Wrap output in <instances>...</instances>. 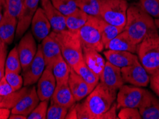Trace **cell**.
Returning <instances> with one entry per match:
<instances>
[{"instance_id":"1","label":"cell","mask_w":159,"mask_h":119,"mask_svg":"<svg viewBox=\"0 0 159 119\" xmlns=\"http://www.w3.org/2000/svg\"><path fill=\"white\" fill-rule=\"evenodd\" d=\"M124 31L137 45L146 37L158 32L153 18L137 4L128 6Z\"/></svg>"},{"instance_id":"2","label":"cell","mask_w":159,"mask_h":119,"mask_svg":"<svg viewBox=\"0 0 159 119\" xmlns=\"http://www.w3.org/2000/svg\"><path fill=\"white\" fill-rule=\"evenodd\" d=\"M117 91L100 81L83 101L90 119H101L102 116L115 103Z\"/></svg>"},{"instance_id":"3","label":"cell","mask_w":159,"mask_h":119,"mask_svg":"<svg viewBox=\"0 0 159 119\" xmlns=\"http://www.w3.org/2000/svg\"><path fill=\"white\" fill-rule=\"evenodd\" d=\"M55 39L61 50L62 56L72 68L83 60V49L79 31L65 29L55 32Z\"/></svg>"},{"instance_id":"4","label":"cell","mask_w":159,"mask_h":119,"mask_svg":"<svg viewBox=\"0 0 159 119\" xmlns=\"http://www.w3.org/2000/svg\"><path fill=\"white\" fill-rule=\"evenodd\" d=\"M139 62L149 74L159 69V34L155 33L138 44Z\"/></svg>"},{"instance_id":"5","label":"cell","mask_w":159,"mask_h":119,"mask_svg":"<svg viewBox=\"0 0 159 119\" xmlns=\"http://www.w3.org/2000/svg\"><path fill=\"white\" fill-rule=\"evenodd\" d=\"M100 17L117 27H125L128 3L126 0H100Z\"/></svg>"},{"instance_id":"6","label":"cell","mask_w":159,"mask_h":119,"mask_svg":"<svg viewBox=\"0 0 159 119\" xmlns=\"http://www.w3.org/2000/svg\"><path fill=\"white\" fill-rule=\"evenodd\" d=\"M83 48L92 49L102 52L105 49L98 17L89 15L87 22L79 30Z\"/></svg>"},{"instance_id":"7","label":"cell","mask_w":159,"mask_h":119,"mask_svg":"<svg viewBox=\"0 0 159 119\" xmlns=\"http://www.w3.org/2000/svg\"><path fill=\"white\" fill-rule=\"evenodd\" d=\"M148 90L133 85H123L116 97L118 108L130 107L139 108L146 97Z\"/></svg>"},{"instance_id":"8","label":"cell","mask_w":159,"mask_h":119,"mask_svg":"<svg viewBox=\"0 0 159 119\" xmlns=\"http://www.w3.org/2000/svg\"><path fill=\"white\" fill-rule=\"evenodd\" d=\"M121 74L125 83L139 87H146L150 83V74L142 66L139 60L121 69Z\"/></svg>"},{"instance_id":"9","label":"cell","mask_w":159,"mask_h":119,"mask_svg":"<svg viewBox=\"0 0 159 119\" xmlns=\"http://www.w3.org/2000/svg\"><path fill=\"white\" fill-rule=\"evenodd\" d=\"M46 68L41 44L38 46L35 57L25 69H22L24 86H30L37 83Z\"/></svg>"},{"instance_id":"10","label":"cell","mask_w":159,"mask_h":119,"mask_svg":"<svg viewBox=\"0 0 159 119\" xmlns=\"http://www.w3.org/2000/svg\"><path fill=\"white\" fill-rule=\"evenodd\" d=\"M41 0H25L22 7L17 17V26L16 30V36L21 39L27 32L31 25L34 14L38 9L39 3Z\"/></svg>"},{"instance_id":"11","label":"cell","mask_w":159,"mask_h":119,"mask_svg":"<svg viewBox=\"0 0 159 119\" xmlns=\"http://www.w3.org/2000/svg\"><path fill=\"white\" fill-rule=\"evenodd\" d=\"M22 69H25L35 57L38 46L31 32H27L20 39L17 46Z\"/></svg>"},{"instance_id":"12","label":"cell","mask_w":159,"mask_h":119,"mask_svg":"<svg viewBox=\"0 0 159 119\" xmlns=\"http://www.w3.org/2000/svg\"><path fill=\"white\" fill-rule=\"evenodd\" d=\"M41 46L46 68L52 69L54 63L62 56L59 44L55 39V32H51L50 34L42 41Z\"/></svg>"},{"instance_id":"13","label":"cell","mask_w":159,"mask_h":119,"mask_svg":"<svg viewBox=\"0 0 159 119\" xmlns=\"http://www.w3.org/2000/svg\"><path fill=\"white\" fill-rule=\"evenodd\" d=\"M30 27L31 32L38 42H42V41L50 34L52 27L42 7H38L37 9L32 20Z\"/></svg>"},{"instance_id":"14","label":"cell","mask_w":159,"mask_h":119,"mask_svg":"<svg viewBox=\"0 0 159 119\" xmlns=\"http://www.w3.org/2000/svg\"><path fill=\"white\" fill-rule=\"evenodd\" d=\"M100 81L116 91L125 84L121 74V69L114 66L107 61L106 63L103 71L100 75Z\"/></svg>"},{"instance_id":"15","label":"cell","mask_w":159,"mask_h":119,"mask_svg":"<svg viewBox=\"0 0 159 119\" xmlns=\"http://www.w3.org/2000/svg\"><path fill=\"white\" fill-rule=\"evenodd\" d=\"M57 82L52 69L45 68L43 74L37 81V93L40 101L50 100L55 91Z\"/></svg>"},{"instance_id":"16","label":"cell","mask_w":159,"mask_h":119,"mask_svg":"<svg viewBox=\"0 0 159 119\" xmlns=\"http://www.w3.org/2000/svg\"><path fill=\"white\" fill-rule=\"evenodd\" d=\"M39 101L40 100L37 95L36 87L32 86L30 87L28 92L18 102V104L11 109V113L21 114L27 117L38 105Z\"/></svg>"},{"instance_id":"17","label":"cell","mask_w":159,"mask_h":119,"mask_svg":"<svg viewBox=\"0 0 159 119\" xmlns=\"http://www.w3.org/2000/svg\"><path fill=\"white\" fill-rule=\"evenodd\" d=\"M17 26V18L4 9L3 17L0 21V39L2 42L11 44L13 42Z\"/></svg>"},{"instance_id":"18","label":"cell","mask_w":159,"mask_h":119,"mask_svg":"<svg viewBox=\"0 0 159 119\" xmlns=\"http://www.w3.org/2000/svg\"><path fill=\"white\" fill-rule=\"evenodd\" d=\"M42 8L43 9L47 18L50 23L52 31L55 32H60L66 29V22L65 16L57 10L53 6L50 0L40 2Z\"/></svg>"},{"instance_id":"19","label":"cell","mask_w":159,"mask_h":119,"mask_svg":"<svg viewBox=\"0 0 159 119\" xmlns=\"http://www.w3.org/2000/svg\"><path fill=\"white\" fill-rule=\"evenodd\" d=\"M68 86L76 102L81 101L88 96L93 88L71 68Z\"/></svg>"},{"instance_id":"20","label":"cell","mask_w":159,"mask_h":119,"mask_svg":"<svg viewBox=\"0 0 159 119\" xmlns=\"http://www.w3.org/2000/svg\"><path fill=\"white\" fill-rule=\"evenodd\" d=\"M103 54L107 62L120 69L130 66L139 60L135 53L129 51L106 50L103 51Z\"/></svg>"},{"instance_id":"21","label":"cell","mask_w":159,"mask_h":119,"mask_svg":"<svg viewBox=\"0 0 159 119\" xmlns=\"http://www.w3.org/2000/svg\"><path fill=\"white\" fill-rule=\"evenodd\" d=\"M105 49L113 51H125L133 53H137L138 45L132 41L127 33L124 31L111 39L104 46Z\"/></svg>"},{"instance_id":"22","label":"cell","mask_w":159,"mask_h":119,"mask_svg":"<svg viewBox=\"0 0 159 119\" xmlns=\"http://www.w3.org/2000/svg\"><path fill=\"white\" fill-rule=\"evenodd\" d=\"M139 110L143 119H159V99L148 91Z\"/></svg>"},{"instance_id":"23","label":"cell","mask_w":159,"mask_h":119,"mask_svg":"<svg viewBox=\"0 0 159 119\" xmlns=\"http://www.w3.org/2000/svg\"><path fill=\"white\" fill-rule=\"evenodd\" d=\"M83 59L87 66L98 75H100L106 66V60L100 52L95 49L83 48Z\"/></svg>"},{"instance_id":"24","label":"cell","mask_w":159,"mask_h":119,"mask_svg":"<svg viewBox=\"0 0 159 119\" xmlns=\"http://www.w3.org/2000/svg\"><path fill=\"white\" fill-rule=\"evenodd\" d=\"M50 100L67 108H70L76 103L75 99L70 89L68 83L56 86L55 90Z\"/></svg>"},{"instance_id":"25","label":"cell","mask_w":159,"mask_h":119,"mask_svg":"<svg viewBox=\"0 0 159 119\" xmlns=\"http://www.w3.org/2000/svg\"><path fill=\"white\" fill-rule=\"evenodd\" d=\"M52 71L56 79L57 85L67 84L68 83L71 67L64 59L62 56H61L54 63Z\"/></svg>"},{"instance_id":"26","label":"cell","mask_w":159,"mask_h":119,"mask_svg":"<svg viewBox=\"0 0 159 119\" xmlns=\"http://www.w3.org/2000/svg\"><path fill=\"white\" fill-rule=\"evenodd\" d=\"M72 69L93 88V90L100 82V76L89 68L84 59L80 62Z\"/></svg>"},{"instance_id":"27","label":"cell","mask_w":159,"mask_h":119,"mask_svg":"<svg viewBox=\"0 0 159 119\" xmlns=\"http://www.w3.org/2000/svg\"><path fill=\"white\" fill-rule=\"evenodd\" d=\"M89 15L83 11L78 9L73 13L65 17V22L67 29L71 31H79L87 22Z\"/></svg>"},{"instance_id":"28","label":"cell","mask_w":159,"mask_h":119,"mask_svg":"<svg viewBox=\"0 0 159 119\" xmlns=\"http://www.w3.org/2000/svg\"><path fill=\"white\" fill-rule=\"evenodd\" d=\"M98 19L100 33H101L102 41L104 46L105 44H106L111 39L115 38L117 35L120 34L124 30L123 27H117V26L109 24V23L106 22V21H104L100 17H98Z\"/></svg>"},{"instance_id":"29","label":"cell","mask_w":159,"mask_h":119,"mask_svg":"<svg viewBox=\"0 0 159 119\" xmlns=\"http://www.w3.org/2000/svg\"><path fill=\"white\" fill-rule=\"evenodd\" d=\"M30 86H24L8 95L1 96L0 108L12 109L30 90Z\"/></svg>"},{"instance_id":"30","label":"cell","mask_w":159,"mask_h":119,"mask_svg":"<svg viewBox=\"0 0 159 119\" xmlns=\"http://www.w3.org/2000/svg\"><path fill=\"white\" fill-rule=\"evenodd\" d=\"M78 8L87 15L100 17V0H75Z\"/></svg>"},{"instance_id":"31","label":"cell","mask_w":159,"mask_h":119,"mask_svg":"<svg viewBox=\"0 0 159 119\" xmlns=\"http://www.w3.org/2000/svg\"><path fill=\"white\" fill-rule=\"evenodd\" d=\"M5 70L20 73L22 71L17 46L14 47L7 56Z\"/></svg>"},{"instance_id":"32","label":"cell","mask_w":159,"mask_h":119,"mask_svg":"<svg viewBox=\"0 0 159 119\" xmlns=\"http://www.w3.org/2000/svg\"><path fill=\"white\" fill-rule=\"evenodd\" d=\"M53 6L63 15L68 16L78 9L75 0H50Z\"/></svg>"},{"instance_id":"33","label":"cell","mask_w":159,"mask_h":119,"mask_svg":"<svg viewBox=\"0 0 159 119\" xmlns=\"http://www.w3.org/2000/svg\"><path fill=\"white\" fill-rule=\"evenodd\" d=\"M68 109L50 100V105L47 111L46 119H64L66 117Z\"/></svg>"},{"instance_id":"34","label":"cell","mask_w":159,"mask_h":119,"mask_svg":"<svg viewBox=\"0 0 159 119\" xmlns=\"http://www.w3.org/2000/svg\"><path fill=\"white\" fill-rule=\"evenodd\" d=\"M136 4L153 18L159 19V0H139Z\"/></svg>"},{"instance_id":"35","label":"cell","mask_w":159,"mask_h":119,"mask_svg":"<svg viewBox=\"0 0 159 119\" xmlns=\"http://www.w3.org/2000/svg\"><path fill=\"white\" fill-rule=\"evenodd\" d=\"M4 76H5L7 82L10 84V86L13 88V89L15 91L20 89V88H22V86H24V81H23L22 76H21L20 73L5 70Z\"/></svg>"},{"instance_id":"36","label":"cell","mask_w":159,"mask_h":119,"mask_svg":"<svg viewBox=\"0 0 159 119\" xmlns=\"http://www.w3.org/2000/svg\"><path fill=\"white\" fill-rule=\"evenodd\" d=\"M49 101L50 100L39 101L38 105L27 116V119H46Z\"/></svg>"},{"instance_id":"37","label":"cell","mask_w":159,"mask_h":119,"mask_svg":"<svg viewBox=\"0 0 159 119\" xmlns=\"http://www.w3.org/2000/svg\"><path fill=\"white\" fill-rule=\"evenodd\" d=\"M118 118L120 119H141L139 108L124 107L121 108L118 114Z\"/></svg>"},{"instance_id":"38","label":"cell","mask_w":159,"mask_h":119,"mask_svg":"<svg viewBox=\"0 0 159 119\" xmlns=\"http://www.w3.org/2000/svg\"><path fill=\"white\" fill-rule=\"evenodd\" d=\"M25 0H5V9L9 14L17 18Z\"/></svg>"},{"instance_id":"39","label":"cell","mask_w":159,"mask_h":119,"mask_svg":"<svg viewBox=\"0 0 159 119\" xmlns=\"http://www.w3.org/2000/svg\"><path fill=\"white\" fill-rule=\"evenodd\" d=\"M7 56V46L5 43L2 42L0 46V81L5 74V63Z\"/></svg>"},{"instance_id":"40","label":"cell","mask_w":159,"mask_h":119,"mask_svg":"<svg viewBox=\"0 0 159 119\" xmlns=\"http://www.w3.org/2000/svg\"><path fill=\"white\" fill-rule=\"evenodd\" d=\"M151 88L159 98V69L153 71L150 74Z\"/></svg>"},{"instance_id":"41","label":"cell","mask_w":159,"mask_h":119,"mask_svg":"<svg viewBox=\"0 0 159 119\" xmlns=\"http://www.w3.org/2000/svg\"><path fill=\"white\" fill-rule=\"evenodd\" d=\"M13 91H15V90L7 82L5 76H4L0 81V96L8 95Z\"/></svg>"},{"instance_id":"42","label":"cell","mask_w":159,"mask_h":119,"mask_svg":"<svg viewBox=\"0 0 159 119\" xmlns=\"http://www.w3.org/2000/svg\"><path fill=\"white\" fill-rule=\"evenodd\" d=\"M118 109L117 107V103H114L112 106L107 112H106L102 116L101 119H115L118 118V116L116 115V111Z\"/></svg>"},{"instance_id":"43","label":"cell","mask_w":159,"mask_h":119,"mask_svg":"<svg viewBox=\"0 0 159 119\" xmlns=\"http://www.w3.org/2000/svg\"><path fill=\"white\" fill-rule=\"evenodd\" d=\"M65 118H67V119L78 118V114H77V109H76V103L68 109V112H67Z\"/></svg>"},{"instance_id":"44","label":"cell","mask_w":159,"mask_h":119,"mask_svg":"<svg viewBox=\"0 0 159 119\" xmlns=\"http://www.w3.org/2000/svg\"><path fill=\"white\" fill-rule=\"evenodd\" d=\"M11 114V110L5 108H0V119H8Z\"/></svg>"},{"instance_id":"45","label":"cell","mask_w":159,"mask_h":119,"mask_svg":"<svg viewBox=\"0 0 159 119\" xmlns=\"http://www.w3.org/2000/svg\"><path fill=\"white\" fill-rule=\"evenodd\" d=\"M9 118V119H27V117L25 116L21 115V114L11 113Z\"/></svg>"},{"instance_id":"46","label":"cell","mask_w":159,"mask_h":119,"mask_svg":"<svg viewBox=\"0 0 159 119\" xmlns=\"http://www.w3.org/2000/svg\"><path fill=\"white\" fill-rule=\"evenodd\" d=\"M5 5H6V3H5V0H0V6H2V8L5 9Z\"/></svg>"},{"instance_id":"47","label":"cell","mask_w":159,"mask_h":119,"mask_svg":"<svg viewBox=\"0 0 159 119\" xmlns=\"http://www.w3.org/2000/svg\"><path fill=\"white\" fill-rule=\"evenodd\" d=\"M4 10V9L2 7V6H0V21H1L2 17H3V13H2V11Z\"/></svg>"},{"instance_id":"48","label":"cell","mask_w":159,"mask_h":119,"mask_svg":"<svg viewBox=\"0 0 159 119\" xmlns=\"http://www.w3.org/2000/svg\"><path fill=\"white\" fill-rule=\"evenodd\" d=\"M154 21H155V24L156 25V27H157V28H159V19H155Z\"/></svg>"},{"instance_id":"49","label":"cell","mask_w":159,"mask_h":119,"mask_svg":"<svg viewBox=\"0 0 159 119\" xmlns=\"http://www.w3.org/2000/svg\"><path fill=\"white\" fill-rule=\"evenodd\" d=\"M45 1H48V0H41L40 2H45Z\"/></svg>"},{"instance_id":"50","label":"cell","mask_w":159,"mask_h":119,"mask_svg":"<svg viewBox=\"0 0 159 119\" xmlns=\"http://www.w3.org/2000/svg\"><path fill=\"white\" fill-rule=\"evenodd\" d=\"M1 44H2V40H1V39H0V46H1Z\"/></svg>"},{"instance_id":"51","label":"cell","mask_w":159,"mask_h":119,"mask_svg":"<svg viewBox=\"0 0 159 119\" xmlns=\"http://www.w3.org/2000/svg\"><path fill=\"white\" fill-rule=\"evenodd\" d=\"M0 100H1V96H0Z\"/></svg>"},{"instance_id":"52","label":"cell","mask_w":159,"mask_h":119,"mask_svg":"<svg viewBox=\"0 0 159 119\" xmlns=\"http://www.w3.org/2000/svg\"><path fill=\"white\" fill-rule=\"evenodd\" d=\"M126 1H128V0H126Z\"/></svg>"}]
</instances>
